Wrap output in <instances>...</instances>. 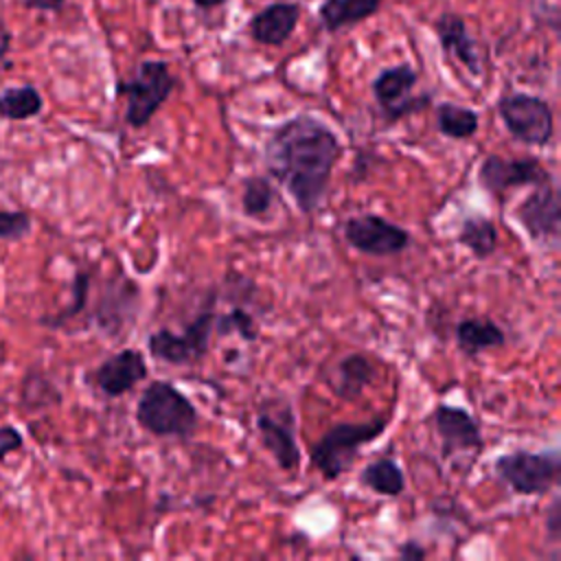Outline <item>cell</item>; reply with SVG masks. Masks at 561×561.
Listing matches in <instances>:
<instances>
[{"mask_svg":"<svg viewBox=\"0 0 561 561\" xmlns=\"http://www.w3.org/2000/svg\"><path fill=\"white\" fill-rule=\"evenodd\" d=\"M256 434L261 447L274 458L278 469L296 471L300 467V447L296 443V414L285 399H263L256 408Z\"/></svg>","mask_w":561,"mask_h":561,"instance_id":"7","label":"cell"},{"mask_svg":"<svg viewBox=\"0 0 561 561\" xmlns=\"http://www.w3.org/2000/svg\"><path fill=\"white\" fill-rule=\"evenodd\" d=\"M22 447H24V434L11 423H2L0 425V462H4L9 454L20 451Z\"/></svg>","mask_w":561,"mask_h":561,"instance_id":"30","label":"cell"},{"mask_svg":"<svg viewBox=\"0 0 561 561\" xmlns=\"http://www.w3.org/2000/svg\"><path fill=\"white\" fill-rule=\"evenodd\" d=\"M381 4L383 0H324L318 9V18L324 31L337 33L373 18Z\"/></svg>","mask_w":561,"mask_h":561,"instance_id":"20","label":"cell"},{"mask_svg":"<svg viewBox=\"0 0 561 561\" xmlns=\"http://www.w3.org/2000/svg\"><path fill=\"white\" fill-rule=\"evenodd\" d=\"M377 368L364 353L344 355L331 370L329 388L342 401H357L375 381Z\"/></svg>","mask_w":561,"mask_h":561,"instance_id":"18","label":"cell"},{"mask_svg":"<svg viewBox=\"0 0 561 561\" xmlns=\"http://www.w3.org/2000/svg\"><path fill=\"white\" fill-rule=\"evenodd\" d=\"M493 471L513 493L535 497L548 493L559 482L561 456L557 449H515L497 456Z\"/></svg>","mask_w":561,"mask_h":561,"instance_id":"5","label":"cell"},{"mask_svg":"<svg viewBox=\"0 0 561 561\" xmlns=\"http://www.w3.org/2000/svg\"><path fill=\"white\" fill-rule=\"evenodd\" d=\"M513 215L533 241L557 243L561 228V204L554 180L537 184L535 191L515 206Z\"/></svg>","mask_w":561,"mask_h":561,"instance_id":"12","label":"cell"},{"mask_svg":"<svg viewBox=\"0 0 561 561\" xmlns=\"http://www.w3.org/2000/svg\"><path fill=\"white\" fill-rule=\"evenodd\" d=\"M175 90V77L167 61L142 59L131 79L116 81V96H125V123L142 129Z\"/></svg>","mask_w":561,"mask_h":561,"instance_id":"4","label":"cell"},{"mask_svg":"<svg viewBox=\"0 0 561 561\" xmlns=\"http://www.w3.org/2000/svg\"><path fill=\"white\" fill-rule=\"evenodd\" d=\"M456 241L465 245L473 254V259L484 261L497 250V228L484 215H467L460 224Z\"/></svg>","mask_w":561,"mask_h":561,"instance_id":"23","label":"cell"},{"mask_svg":"<svg viewBox=\"0 0 561 561\" xmlns=\"http://www.w3.org/2000/svg\"><path fill=\"white\" fill-rule=\"evenodd\" d=\"M195 9H202V11H210V9H217L221 4H226L228 0H191Z\"/></svg>","mask_w":561,"mask_h":561,"instance_id":"34","label":"cell"},{"mask_svg":"<svg viewBox=\"0 0 561 561\" xmlns=\"http://www.w3.org/2000/svg\"><path fill=\"white\" fill-rule=\"evenodd\" d=\"M276 199V188L265 175H248L241 182V213L250 219H263L270 215Z\"/></svg>","mask_w":561,"mask_h":561,"instance_id":"26","label":"cell"},{"mask_svg":"<svg viewBox=\"0 0 561 561\" xmlns=\"http://www.w3.org/2000/svg\"><path fill=\"white\" fill-rule=\"evenodd\" d=\"M340 156L337 134L311 114H296L280 123L263 147L267 173L285 186L305 215L322 206Z\"/></svg>","mask_w":561,"mask_h":561,"instance_id":"1","label":"cell"},{"mask_svg":"<svg viewBox=\"0 0 561 561\" xmlns=\"http://www.w3.org/2000/svg\"><path fill=\"white\" fill-rule=\"evenodd\" d=\"M480 127V114L471 107L443 101L436 105V129L451 140H469Z\"/></svg>","mask_w":561,"mask_h":561,"instance_id":"22","label":"cell"},{"mask_svg":"<svg viewBox=\"0 0 561 561\" xmlns=\"http://www.w3.org/2000/svg\"><path fill=\"white\" fill-rule=\"evenodd\" d=\"M90 287H92V272L90 270H77L75 276H72V283H70V302L64 309H59L57 313L42 316L39 324L46 327V329H61L70 320L79 318L88 307Z\"/></svg>","mask_w":561,"mask_h":561,"instance_id":"25","label":"cell"},{"mask_svg":"<svg viewBox=\"0 0 561 561\" xmlns=\"http://www.w3.org/2000/svg\"><path fill=\"white\" fill-rule=\"evenodd\" d=\"M342 234L353 250L368 256H394L408 250L412 243V237L403 226L375 213L348 217Z\"/></svg>","mask_w":561,"mask_h":561,"instance_id":"10","label":"cell"},{"mask_svg":"<svg viewBox=\"0 0 561 561\" xmlns=\"http://www.w3.org/2000/svg\"><path fill=\"white\" fill-rule=\"evenodd\" d=\"M136 423L158 438H191L199 425L197 408L167 379L145 386L134 410Z\"/></svg>","mask_w":561,"mask_h":561,"instance_id":"2","label":"cell"},{"mask_svg":"<svg viewBox=\"0 0 561 561\" xmlns=\"http://www.w3.org/2000/svg\"><path fill=\"white\" fill-rule=\"evenodd\" d=\"M149 375L147 368V359L142 355V351L138 348H123L116 351L114 355L105 357L92 373L94 386L99 388V392H103L110 399L123 397L125 392H129L134 386H138L140 381H145Z\"/></svg>","mask_w":561,"mask_h":561,"instance_id":"15","label":"cell"},{"mask_svg":"<svg viewBox=\"0 0 561 561\" xmlns=\"http://www.w3.org/2000/svg\"><path fill=\"white\" fill-rule=\"evenodd\" d=\"M66 0H24L26 9H37V11H59Z\"/></svg>","mask_w":561,"mask_h":561,"instance_id":"33","label":"cell"},{"mask_svg":"<svg viewBox=\"0 0 561 561\" xmlns=\"http://www.w3.org/2000/svg\"><path fill=\"white\" fill-rule=\"evenodd\" d=\"M497 114L508 134L530 147H543L554 134V116L546 99L528 92H506L497 101Z\"/></svg>","mask_w":561,"mask_h":561,"instance_id":"8","label":"cell"},{"mask_svg":"<svg viewBox=\"0 0 561 561\" xmlns=\"http://www.w3.org/2000/svg\"><path fill=\"white\" fill-rule=\"evenodd\" d=\"M454 337H456L458 348L469 357H476L484 351L502 348L506 344V333L491 318H465V320H460L454 329Z\"/></svg>","mask_w":561,"mask_h":561,"instance_id":"19","label":"cell"},{"mask_svg":"<svg viewBox=\"0 0 561 561\" xmlns=\"http://www.w3.org/2000/svg\"><path fill=\"white\" fill-rule=\"evenodd\" d=\"M548 180H552V175L537 158H502L497 153H489L478 167V184L495 197H502L513 188L537 186Z\"/></svg>","mask_w":561,"mask_h":561,"instance_id":"11","label":"cell"},{"mask_svg":"<svg viewBox=\"0 0 561 561\" xmlns=\"http://www.w3.org/2000/svg\"><path fill=\"white\" fill-rule=\"evenodd\" d=\"M430 423L440 438L443 456L482 449V430L469 410L438 403L430 414Z\"/></svg>","mask_w":561,"mask_h":561,"instance_id":"14","label":"cell"},{"mask_svg":"<svg viewBox=\"0 0 561 561\" xmlns=\"http://www.w3.org/2000/svg\"><path fill=\"white\" fill-rule=\"evenodd\" d=\"M416 83H419V72L410 64L388 66L379 70V75L373 79L370 83L373 96L388 123H397L430 105L432 101L430 94H421V96L412 94Z\"/></svg>","mask_w":561,"mask_h":561,"instance_id":"9","label":"cell"},{"mask_svg":"<svg viewBox=\"0 0 561 561\" xmlns=\"http://www.w3.org/2000/svg\"><path fill=\"white\" fill-rule=\"evenodd\" d=\"M434 33H436L438 44L445 55L458 59L467 68L469 75H473V77L482 75L478 44L469 35V28H467V22L462 15H458L454 11L438 13V18L434 20Z\"/></svg>","mask_w":561,"mask_h":561,"instance_id":"17","label":"cell"},{"mask_svg":"<svg viewBox=\"0 0 561 561\" xmlns=\"http://www.w3.org/2000/svg\"><path fill=\"white\" fill-rule=\"evenodd\" d=\"M213 331L221 337L237 333L243 342H254L259 337V327L254 318L241 307H232L228 313H217Z\"/></svg>","mask_w":561,"mask_h":561,"instance_id":"28","label":"cell"},{"mask_svg":"<svg viewBox=\"0 0 561 561\" xmlns=\"http://www.w3.org/2000/svg\"><path fill=\"white\" fill-rule=\"evenodd\" d=\"M300 13L298 2H272L250 18L248 33L256 44L272 48L285 46L298 26Z\"/></svg>","mask_w":561,"mask_h":561,"instance_id":"16","label":"cell"},{"mask_svg":"<svg viewBox=\"0 0 561 561\" xmlns=\"http://www.w3.org/2000/svg\"><path fill=\"white\" fill-rule=\"evenodd\" d=\"M20 403H22V408H26L31 412L42 410V408H50V405H59L61 403V392L42 370L31 368L22 377Z\"/></svg>","mask_w":561,"mask_h":561,"instance_id":"27","label":"cell"},{"mask_svg":"<svg viewBox=\"0 0 561 561\" xmlns=\"http://www.w3.org/2000/svg\"><path fill=\"white\" fill-rule=\"evenodd\" d=\"M397 557L403 559V561H421V559L427 557V552H425V548L421 543H416L414 539H408L405 543H401L397 548Z\"/></svg>","mask_w":561,"mask_h":561,"instance_id":"32","label":"cell"},{"mask_svg":"<svg viewBox=\"0 0 561 561\" xmlns=\"http://www.w3.org/2000/svg\"><path fill=\"white\" fill-rule=\"evenodd\" d=\"M140 302V287L129 276L110 278L94 305L92 322L103 335L118 337L134 320Z\"/></svg>","mask_w":561,"mask_h":561,"instance_id":"13","label":"cell"},{"mask_svg":"<svg viewBox=\"0 0 561 561\" xmlns=\"http://www.w3.org/2000/svg\"><path fill=\"white\" fill-rule=\"evenodd\" d=\"M388 416L381 414L362 423H335L311 445V465L327 482L342 478L357 460L364 445L377 440L388 427Z\"/></svg>","mask_w":561,"mask_h":561,"instance_id":"3","label":"cell"},{"mask_svg":"<svg viewBox=\"0 0 561 561\" xmlns=\"http://www.w3.org/2000/svg\"><path fill=\"white\" fill-rule=\"evenodd\" d=\"M215 300L202 309L182 333H173L171 329H158L147 337L149 355L162 364L171 366H191L197 364L210 346V333L215 324Z\"/></svg>","mask_w":561,"mask_h":561,"instance_id":"6","label":"cell"},{"mask_svg":"<svg viewBox=\"0 0 561 561\" xmlns=\"http://www.w3.org/2000/svg\"><path fill=\"white\" fill-rule=\"evenodd\" d=\"M33 217L26 210H9L0 208V241H22L31 234Z\"/></svg>","mask_w":561,"mask_h":561,"instance_id":"29","label":"cell"},{"mask_svg":"<svg viewBox=\"0 0 561 561\" xmlns=\"http://www.w3.org/2000/svg\"><path fill=\"white\" fill-rule=\"evenodd\" d=\"M42 110H44V99L39 90L31 83L4 88L0 92V118L4 121H11V123L31 121L39 116Z\"/></svg>","mask_w":561,"mask_h":561,"instance_id":"24","label":"cell"},{"mask_svg":"<svg viewBox=\"0 0 561 561\" xmlns=\"http://www.w3.org/2000/svg\"><path fill=\"white\" fill-rule=\"evenodd\" d=\"M359 484L383 497H399L405 491V476L392 456H379L359 473Z\"/></svg>","mask_w":561,"mask_h":561,"instance_id":"21","label":"cell"},{"mask_svg":"<svg viewBox=\"0 0 561 561\" xmlns=\"http://www.w3.org/2000/svg\"><path fill=\"white\" fill-rule=\"evenodd\" d=\"M543 526H546L548 537L557 543L559 537H561V497H559L557 493L552 495V500H550V504H548V508H546V522H543Z\"/></svg>","mask_w":561,"mask_h":561,"instance_id":"31","label":"cell"}]
</instances>
